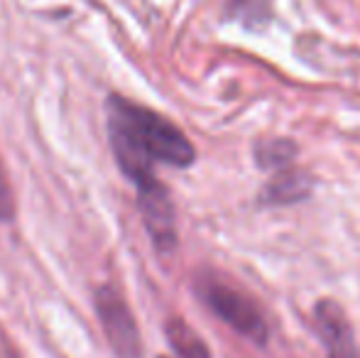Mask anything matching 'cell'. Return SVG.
<instances>
[{"mask_svg":"<svg viewBox=\"0 0 360 358\" xmlns=\"http://www.w3.org/2000/svg\"><path fill=\"white\" fill-rule=\"evenodd\" d=\"M110 150L125 177L135 186L155 181V165L189 167L196 150L172 120L123 96H110L105 103Z\"/></svg>","mask_w":360,"mask_h":358,"instance_id":"cell-1","label":"cell"},{"mask_svg":"<svg viewBox=\"0 0 360 358\" xmlns=\"http://www.w3.org/2000/svg\"><path fill=\"white\" fill-rule=\"evenodd\" d=\"M199 300L209 307L211 312L228 324L233 331H238L240 336L250 339L252 344L262 346L267 341V324L262 319L257 305L245 295V292L236 290L228 282L218 280L211 275H199L194 285Z\"/></svg>","mask_w":360,"mask_h":358,"instance_id":"cell-2","label":"cell"},{"mask_svg":"<svg viewBox=\"0 0 360 358\" xmlns=\"http://www.w3.org/2000/svg\"><path fill=\"white\" fill-rule=\"evenodd\" d=\"M96 309L101 314L108 341L120 358H140V336L135 319L130 314L125 300L113 287H101L96 295Z\"/></svg>","mask_w":360,"mask_h":358,"instance_id":"cell-3","label":"cell"},{"mask_svg":"<svg viewBox=\"0 0 360 358\" xmlns=\"http://www.w3.org/2000/svg\"><path fill=\"white\" fill-rule=\"evenodd\" d=\"M138 206L155 248L162 250V253L174 248L176 219H174V204H172L167 186L160 184L157 179L150 181V184L138 186Z\"/></svg>","mask_w":360,"mask_h":358,"instance_id":"cell-4","label":"cell"},{"mask_svg":"<svg viewBox=\"0 0 360 358\" xmlns=\"http://www.w3.org/2000/svg\"><path fill=\"white\" fill-rule=\"evenodd\" d=\"M316 326L321 334V344L328 358H360L356 334L348 321L346 312L333 300H321L316 305Z\"/></svg>","mask_w":360,"mask_h":358,"instance_id":"cell-5","label":"cell"},{"mask_svg":"<svg viewBox=\"0 0 360 358\" xmlns=\"http://www.w3.org/2000/svg\"><path fill=\"white\" fill-rule=\"evenodd\" d=\"M309 194V181L297 172H287L280 170L275 179L267 184L265 201H275V204H287V201H299L302 196Z\"/></svg>","mask_w":360,"mask_h":358,"instance_id":"cell-6","label":"cell"},{"mask_svg":"<svg viewBox=\"0 0 360 358\" xmlns=\"http://www.w3.org/2000/svg\"><path fill=\"white\" fill-rule=\"evenodd\" d=\"M167 336H169L172 349L181 358H211L209 349H206V344L199 339V334H196L191 326H186L181 319H172L169 324H167Z\"/></svg>","mask_w":360,"mask_h":358,"instance_id":"cell-7","label":"cell"},{"mask_svg":"<svg viewBox=\"0 0 360 358\" xmlns=\"http://www.w3.org/2000/svg\"><path fill=\"white\" fill-rule=\"evenodd\" d=\"M294 153H297V148H294L289 140H262V143L255 145L257 167L275 170V172L285 170L287 165L292 162Z\"/></svg>","mask_w":360,"mask_h":358,"instance_id":"cell-8","label":"cell"},{"mask_svg":"<svg viewBox=\"0 0 360 358\" xmlns=\"http://www.w3.org/2000/svg\"><path fill=\"white\" fill-rule=\"evenodd\" d=\"M15 206H13V194H10V186L5 181L3 167H0V221H10Z\"/></svg>","mask_w":360,"mask_h":358,"instance_id":"cell-9","label":"cell"}]
</instances>
